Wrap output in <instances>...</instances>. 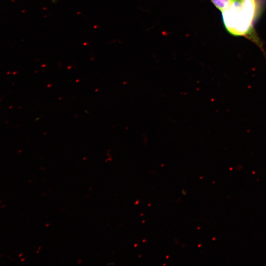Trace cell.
I'll use <instances>...</instances> for the list:
<instances>
[{
	"label": "cell",
	"instance_id": "cell-1",
	"mask_svg": "<svg viewBox=\"0 0 266 266\" xmlns=\"http://www.w3.org/2000/svg\"><path fill=\"white\" fill-rule=\"evenodd\" d=\"M260 0H237L222 11L224 25L230 34L249 38L262 46L254 29V23L262 11Z\"/></svg>",
	"mask_w": 266,
	"mask_h": 266
},
{
	"label": "cell",
	"instance_id": "cell-2",
	"mask_svg": "<svg viewBox=\"0 0 266 266\" xmlns=\"http://www.w3.org/2000/svg\"><path fill=\"white\" fill-rule=\"evenodd\" d=\"M236 0H211V1L222 12L229 8Z\"/></svg>",
	"mask_w": 266,
	"mask_h": 266
}]
</instances>
